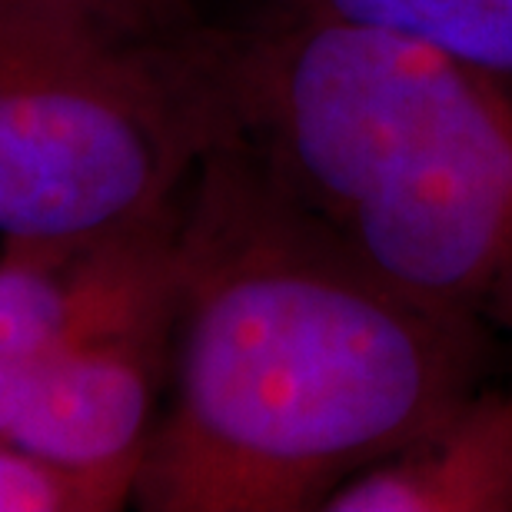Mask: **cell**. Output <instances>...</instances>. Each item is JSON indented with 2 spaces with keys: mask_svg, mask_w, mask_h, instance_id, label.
Here are the masks:
<instances>
[{
  "mask_svg": "<svg viewBox=\"0 0 512 512\" xmlns=\"http://www.w3.org/2000/svg\"><path fill=\"white\" fill-rule=\"evenodd\" d=\"M250 14L370 30L512 77V0H253Z\"/></svg>",
  "mask_w": 512,
  "mask_h": 512,
  "instance_id": "cell-7",
  "label": "cell"
},
{
  "mask_svg": "<svg viewBox=\"0 0 512 512\" xmlns=\"http://www.w3.org/2000/svg\"><path fill=\"white\" fill-rule=\"evenodd\" d=\"M326 512H512V389L466 396L436 429L346 479Z\"/></svg>",
  "mask_w": 512,
  "mask_h": 512,
  "instance_id": "cell-6",
  "label": "cell"
},
{
  "mask_svg": "<svg viewBox=\"0 0 512 512\" xmlns=\"http://www.w3.org/2000/svg\"><path fill=\"white\" fill-rule=\"evenodd\" d=\"M127 503L130 489L110 479L0 446V512H114Z\"/></svg>",
  "mask_w": 512,
  "mask_h": 512,
  "instance_id": "cell-8",
  "label": "cell"
},
{
  "mask_svg": "<svg viewBox=\"0 0 512 512\" xmlns=\"http://www.w3.org/2000/svg\"><path fill=\"white\" fill-rule=\"evenodd\" d=\"M483 356V326L386 280L223 140L183 197L170 403L133 503L323 509L473 396Z\"/></svg>",
  "mask_w": 512,
  "mask_h": 512,
  "instance_id": "cell-1",
  "label": "cell"
},
{
  "mask_svg": "<svg viewBox=\"0 0 512 512\" xmlns=\"http://www.w3.org/2000/svg\"><path fill=\"white\" fill-rule=\"evenodd\" d=\"M223 140L203 17L140 0H0V240L157 220Z\"/></svg>",
  "mask_w": 512,
  "mask_h": 512,
  "instance_id": "cell-3",
  "label": "cell"
},
{
  "mask_svg": "<svg viewBox=\"0 0 512 512\" xmlns=\"http://www.w3.org/2000/svg\"><path fill=\"white\" fill-rule=\"evenodd\" d=\"M173 343L0 356V446L137 489Z\"/></svg>",
  "mask_w": 512,
  "mask_h": 512,
  "instance_id": "cell-5",
  "label": "cell"
},
{
  "mask_svg": "<svg viewBox=\"0 0 512 512\" xmlns=\"http://www.w3.org/2000/svg\"><path fill=\"white\" fill-rule=\"evenodd\" d=\"M140 4H147L150 10H157V14H167V17H177V20L200 17L197 7H193V0H140Z\"/></svg>",
  "mask_w": 512,
  "mask_h": 512,
  "instance_id": "cell-9",
  "label": "cell"
},
{
  "mask_svg": "<svg viewBox=\"0 0 512 512\" xmlns=\"http://www.w3.org/2000/svg\"><path fill=\"white\" fill-rule=\"evenodd\" d=\"M180 217L183 203L110 233L0 240V356L173 343Z\"/></svg>",
  "mask_w": 512,
  "mask_h": 512,
  "instance_id": "cell-4",
  "label": "cell"
},
{
  "mask_svg": "<svg viewBox=\"0 0 512 512\" xmlns=\"http://www.w3.org/2000/svg\"><path fill=\"white\" fill-rule=\"evenodd\" d=\"M230 140L386 280L512 340V77L353 27L207 20Z\"/></svg>",
  "mask_w": 512,
  "mask_h": 512,
  "instance_id": "cell-2",
  "label": "cell"
}]
</instances>
